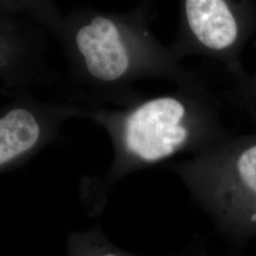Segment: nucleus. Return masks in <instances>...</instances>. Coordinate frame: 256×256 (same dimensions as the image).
Returning a JSON list of instances; mask_svg holds the SVG:
<instances>
[{
    "mask_svg": "<svg viewBox=\"0 0 256 256\" xmlns=\"http://www.w3.org/2000/svg\"><path fill=\"white\" fill-rule=\"evenodd\" d=\"M185 12L192 34L204 46L222 50L234 42L238 26L224 1L187 0Z\"/></svg>",
    "mask_w": 256,
    "mask_h": 256,
    "instance_id": "nucleus-3",
    "label": "nucleus"
},
{
    "mask_svg": "<svg viewBox=\"0 0 256 256\" xmlns=\"http://www.w3.org/2000/svg\"><path fill=\"white\" fill-rule=\"evenodd\" d=\"M238 165L243 182L256 192V146L248 149L240 156Z\"/></svg>",
    "mask_w": 256,
    "mask_h": 256,
    "instance_id": "nucleus-5",
    "label": "nucleus"
},
{
    "mask_svg": "<svg viewBox=\"0 0 256 256\" xmlns=\"http://www.w3.org/2000/svg\"><path fill=\"white\" fill-rule=\"evenodd\" d=\"M184 115L182 104L171 97L142 104L128 115L124 126L126 150L146 162L172 155L188 138V130L182 126Z\"/></svg>",
    "mask_w": 256,
    "mask_h": 256,
    "instance_id": "nucleus-1",
    "label": "nucleus"
},
{
    "mask_svg": "<svg viewBox=\"0 0 256 256\" xmlns=\"http://www.w3.org/2000/svg\"><path fill=\"white\" fill-rule=\"evenodd\" d=\"M84 256H122V254H120L118 252L110 250V248H97Z\"/></svg>",
    "mask_w": 256,
    "mask_h": 256,
    "instance_id": "nucleus-6",
    "label": "nucleus"
},
{
    "mask_svg": "<svg viewBox=\"0 0 256 256\" xmlns=\"http://www.w3.org/2000/svg\"><path fill=\"white\" fill-rule=\"evenodd\" d=\"M41 128L36 117L23 108L7 111L0 119V165L4 167L36 146Z\"/></svg>",
    "mask_w": 256,
    "mask_h": 256,
    "instance_id": "nucleus-4",
    "label": "nucleus"
},
{
    "mask_svg": "<svg viewBox=\"0 0 256 256\" xmlns=\"http://www.w3.org/2000/svg\"><path fill=\"white\" fill-rule=\"evenodd\" d=\"M75 46L88 74L99 81L116 82L130 68L126 41L119 25L106 16H95L79 28Z\"/></svg>",
    "mask_w": 256,
    "mask_h": 256,
    "instance_id": "nucleus-2",
    "label": "nucleus"
}]
</instances>
